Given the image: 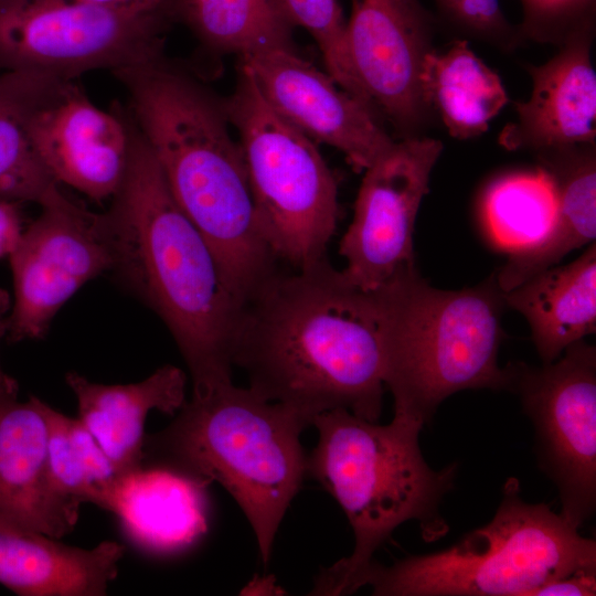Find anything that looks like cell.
<instances>
[{
    "instance_id": "cell-1",
    "label": "cell",
    "mask_w": 596,
    "mask_h": 596,
    "mask_svg": "<svg viewBox=\"0 0 596 596\" xmlns=\"http://www.w3.org/2000/svg\"><path fill=\"white\" fill-rule=\"evenodd\" d=\"M278 267L243 304L233 365L262 398L312 419L343 408L370 422L382 412L380 290L352 284L327 258Z\"/></svg>"
},
{
    "instance_id": "cell-2",
    "label": "cell",
    "mask_w": 596,
    "mask_h": 596,
    "mask_svg": "<svg viewBox=\"0 0 596 596\" xmlns=\"http://www.w3.org/2000/svg\"><path fill=\"white\" fill-rule=\"evenodd\" d=\"M128 116L127 168L102 213L109 273L163 321L188 365L192 393H202L232 381L242 304Z\"/></svg>"
},
{
    "instance_id": "cell-3",
    "label": "cell",
    "mask_w": 596,
    "mask_h": 596,
    "mask_svg": "<svg viewBox=\"0 0 596 596\" xmlns=\"http://www.w3.org/2000/svg\"><path fill=\"white\" fill-rule=\"evenodd\" d=\"M312 425L319 439L307 455V476L338 501L355 544L350 556L319 573L310 594H352L364 586L375 551L401 524L417 521L427 542L447 533L440 504L458 465L430 468L419 447L423 426L403 417L380 425L337 408L315 416Z\"/></svg>"
},
{
    "instance_id": "cell-4",
    "label": "cell",
    "mask_w": 596,
    "mask_h": 596,
    "mask_svg": "<svg viewBox=\"0 0 596 596\" xmlns=\"http://www.w3.org/2000/svg\"><path fill=\"white\" fill-rule=\"evenodd\" d=\"M311 422L249 387L227 382L192 394L163 430L145 440L152 466L203 486L220 483L246 515L266 565L275 535L307 477L300 444Z\"/></svg>"
},
{
    "instance_id": "cell-5",
    "label": "cell",
    "mask_w": 596,
    "mask_h": 596,
    "mask_svg": "<svg viewBox=\"0 0 596 596\" xmlns=\"http://www.w3.org/2000/svg\"><path fill=\"white\" fill-rule=\"evenodd\" d=\"M380 290L382 379L394 416L424 426L438 406L464 390H507L498 363L505 307L496 274L473 287L430 286L413 268Z\"/></svg>"
},
{
    "instance_id": "cell-6",
    "label": "cell",
    "mask_w": 596,
    "mask_h": 596,
    "mask_svg": "<svg viewBox=\"0 0 596 596\" xmlns=\"http://www.w3.org/2000/svg\"><path fill=\"white\" fill-rule=\"evenodd\" d=\"M111 73L170 192L196 228L211 238L245 228L254 201L223 98L166 57Z\"/></svg>"
},
{
    "instance_id": "cell-7",
    "label": "cell",
    "mask_w": 596,
    "mask_h": 596,
    "mask_svg": "<svg viewBox=\"0 0 596 596\" xmlns=\"http://www.w3.org/2000/svg\"><path fill=\"white\" fill-rule=\"evenodd\" d=\"M579 572H596V542L546 503H529L509 478L492 520L453 546L391 566L372 562L364 585L377 596H530Z\"/></svg>"
},
{
    "instance_id": "cell-8",
    "label": "cell",
    "mask_w": 596,
    "mask_h": 596,
    "mask_svg": "<svg viewBox=\"0 0 596 596\" xmlns=\"http://www.w3.org/2000/svg\"><path fill=\"white\" fill-rule=\"evenodd\" d=\"M223 104L269 249L297 269L324 259L340 209L337 179L317 143L267 104L241 63L234 91Z\"/></svg>"
},
{
    "instance_id": "cell-9",
    "label": "cell",
    "mask_w": 596,
    "mask_h": 596,
    "mask_svg": "<svg viewBox=\"0 0 596 596\" xmlns=\"http://www.w3.org/2000/svg\"><path fill=\"white\" fill-rule=\"evenodd\" d=\"M172 21L159 8L25 0L0 11V72L75 79L163 58Z\"/></svg>"
},
{
    "instance_id": "cell-10",
    "label": "cell",
    "mask_w": 596,
    "mask_h": 596,
    "mask_svg": "<svg viewBox=\"0 0 596 596\" xmlns=\"http://www.w3.org/2000/svg\"><path fill=\"white\" fill-rule=\"evenodd\" d=\"M505 368L507 390L533 424L539 467L556 486L561 514L579 528L596 507V349L583 339L551 363Z\"/></svg>"
},
{
    "instance_id": "cell-11",
    "label": "cell",
    "mask_w": 596,
    "mask_h": 596,
    "mask_svg": "<svg viewBox=\"0 0 596 596\" xmlns=\"http://www.w3.org/2000/svg\"><path fill=\"white\" fill-rule=\"evenodd\" d=\"M39 205L40 215L8 256L14 301L7 333L13 341L42 338L62 306L113 266L102 214L74 202L58 184Z\"/></svg>"
},
{
    "instance_id": "cell-12",
    "label": "cell",
    "mask_w": 596,
    "mask_h": 596,
    "mask_svg": "<svg viewBox=\"0 0 596 596\" xmlns=\"http://www.w3.org/2000/svg\"><path fill=\"white\" fill-rule=\"evenodd\" d=\"M443 148L430 137L401 138L363 171L353 219L339 243L342 272L355 286L375 291L416 268V216Z\"/></svg>"
},
{
    "instance_id": "cell-13",
    "label": "cell",
    "mask_w": 596,
    "mask_h": 596,
    "mask_svg": "<svg viewBox=\"0 0 596 596\" xmlns=\"http://www.w3.org/2000/svg\"><path fill=\"white\" fill-rule=\"evenodd\" d=\"M345 50L368 102L402 137L419 136L429 116L421 73L434 47L435 19L421 0H350Z\"/></svg>"
},
{
    "instance_id": "cell-14",
    "label": "cell",
    "mask_w": 596,
    "mask_h": 596,
    "mask_svg": "<svg viewBox=\"0 0 596 596\" xmlns=\"http://www.w3.org/2000/svg\"><path fill=\"white\" fill-rule=\"evenodd\" d=\"M29 132L45 169L60 184L100 203L124 178L129 156V117L115 104L95 106L74 79L50 76L31 111Z\"/></svg>"
},
{
    "instance_id": "cell-15",
    "label": "cell",
    "mask_w": 596,
    "mask_h": 596,
    "mask_svg": "<svg viewBox=\"0 0 596 596\" xmlns=\"http://www.w3.org/2000/svg\"><path fill=\"white\" fill-rule=\"evenodd\" d=\"M238 63L279 116L316 143L340 151L355 172H363L395 141L371 105L297 51H270Z\"/></svg>"
},
{
    "instance_id": "cell-16",
    "label": "cell",
    "mask_w": 596,
    "mask_h": 596,
    "mask_svg": "<svg viewBox=\"0 0 596 596\" xmlns=\"http://www.w3.org/2000/svg\"><path fill=\"white\" fill-rule=\"evenodd\" d=\"M594 31H581L558 44L546 62L526 65L531 94L514 103L515 119L499 134L507 150L536 153L595 146L596 73L592 63Z\"/></svg>"
},
{
    "instance_id": "cell-17",
    "label": "cell",
    "mask_w": 596,
    "mask_h": 596,
    "mask_svg": "<svg viewBox=\"0 0 596 596\" xmlns=\"http://www.w3.org/2000/svg\"><path fill=\"white\" fill-rule=\"evenodd\" d=\"M47 435L42 400L0 398V524L60 539L74 529L79 509L55 490Z\"/></svg>"
},
{
    "instance_id": "cell-18",
    "label": "cell",
    "mask_w": 596,
    "mask_h": 596,
    "mask_svg": "<svg viewBox=\"0 0 596 596\" xmlns=\"http://www.w3.org/2000/svg\"><path fill=\"white\" fill-rule=\"evenodd\" d=\"M205 488L177 471L142 466L118 476L102 509L116 514L136 545L152 554L171 555L206 532Z\"/></svg>"
},
{
    "instance_id": "cell-19",
    "label": "cell",
    "mask_w": 596,
    "mask_h": 596,
    "mask_svg": "<svg viewBox=\"0 0 596 596\" xmlns=\"http://www.w3.org/2000/svg\"><path fill=\"white\" fill-rule=\"evenodd\" d=\"M65 380L76 396L77 418L119 476L143 466L145 423L149 412L173 415L187 402V376L171 364L130 384H99L77 372H68Z\"/></svg>"
},
{
    "instance_id": "cell-20",
    "label": "cell",
    "mask_w": 596,
    "mask_h": 596,
    "mask_svg": "<svg viewBox=\"0 0 596 596\" xmlns=\"http://www.w3.org/2000/svg\"><path fill=\"white\" fill-rule=\"evenodd\" d=\"M125 546L93 549L0 524V584L20 596H102L118 573Z\"/></svg>"
},
{
    "instance_id": "cell-21",
    "label": "cell",
    "mask_w": 596,
    "mask_h": 596,
    "mask_svg": "<svg viewBox=\"0 0 596 596\" xmlns=\"http://www.w3.org/2000/svg\"><path fill=\"white\" fill-rule=\"evenodd\" d=\"M505 307L528 321L543 364L596 330V244L573 262L546 268L510 290Z\"/></svg>"
},
{
    "instance_id": "cell-22",
    "label": "cell",
    "mask_w": 596,
    "mask_h": 596,
    "mask_svg": "<svg viewBox=\"0 0 596 596\" xmlns=\"http://www.w3.org/2000/svg\"><path fill=\"white\" fill-rule=\"evenodd\" d=\"M556 192V216L550 232L536 244L509 254L494 274L502 291L557 265L572 251L596 237L595 146H574L538 153Z\"/></svg>"
},
{
    "instance_id": "cell-23",
    "label": "cell",
    "mask_w": 596,
    "mask_h": 596,
    "mask_svg": "<svg viewBox=\"0 0 596 596\" xmlns=\"http://www.w3.org/2000/svg\"><path fill=\"white\" fill-rule=\"evenodd\" d=\"M421 88L428 111H434L448 135L458 140L482 135L509 103L500 76L465 39L426 54Z\"/></svg>"
},
{
    "instance_id": "cell-24",
    "label": "cell",
    "mask_w": 596,
    "mask_h": 596,
    "mask_svg": "<svg viewBox=\"0 0 596 596\" xmlns=\"http://www.w3.org/2000/svg\"><path fill=\"white\" fill-rule=\"evenodd\" d=\"M172 22L185 25L206 51L238 58L296 51L284 0H169Z\"/></svg>"
},
{
    "instance_id": "cell-25",
    "label": "cell",
    "mask_w": 596,
    "mask_h": 596,
    "mask_svg": "<svg viewBox=\"0 0 596 596\" xmlns=\"http://www.w3.org/2000/svg\"><path fill=\"white\" fill-rule=\"evenodd\" d=\"M50 75L0 72V199L39 204L58 184L40 160L29 132L31 111Z\"/></svg>"
},
{
    "instance_id": "cell-26",
    "label": "cell",
    "mask_w": 596,
    "mask_h": 596,
    "mask_svg": "<svg viewBox=\"0 0 596 596\" xmlns=\"http://www.w3.org/2000/svg\"><path fill=\"white\" fill-rule=\"evenodd\" d=\"M556 192L549 173L511 172L498 177L481 200L485 227L492 242L509 254L539 243L556 216Z\"/></svg>"
},
{
    "instance_id": "cell-27",
    "label": "cell",
    "mask_w": 596,
    "mask_h": 596,
    "mask_svg": "<svg viewBox=\"0 0 596 596\" xmlns=\"http://www.w3.org/2000/svg\"><path fill=\"white\" fill-rule=\"evenodd\" d=\"M296 26L317 43L326 72L347 92L370 105L358 85L345 50V19L340 0H284Z\"/></svg>"
},
{
    "instance_id": "cell-28",
    "label": "cell",
    "mask_w": 596,
    "mask_h": 596,
    "mask_svg": "<svg viewBox=\"0 0 596 596\" xmlns=\"http://www.w3.org/2000/svg\"><path fill=\"white\" fill-rule=\"evenodd\" d=\"M47 422V455L51 478L57 493L78 508L88 502L100 505V491L93 482L71 434V418L43 402Z\"/></svg>"
},
{
    "instance_id": "cell-29",
    "label": "cell",
    "mask_w": 596,
    "mask_h": 596,
    "mask_svg": "<svg viewBox=\"0 0 596 596\" xmlns=\"http://www.w3.org/2000/svg\"><path fill=\"white\" fill-rule=\"evenodd\" d=\"M439 21L460 39H475L503 51L523 40L505 17L499 0H433Z\"/></svg>"
},
{
    "instance_id": "cell-30",
    "label": "cell",
    "mask_w": 596,
    "mask_h": 596,
    "mask_svg": "<svg viewBox=\"0 0 596 596\" xmlns=\"http://www.w3.org/2000/svg\"><path fill=\"white\" fill-rule=\"evenodd\" d=\"M518 25L523 40L561 44L568 36L595 29L596 0H519Z\"/></svg>"
},
{
    "instance_id": "cell-31",
    "label": "cell",
    "mask_w": 596,
    "mask_h": 596,
    "mask_svg": "<svg viewBox=\"0 0 596 596\" xmlns=\"http://www.w3.org/2000/svg\"><path fill=\"white\" fill-rule=\"evenodd\" d=\"M596 595V572H579L549 582L530 596H594Z\"/></svg>"
},
{
    "instance_id": "cell-32",
    "label": "cell",
    "mask_w": 596,
    "mask_h": 596,
    "mask_svg": "<svg viewBox=\"0 0 596 596\" xmlns=\"http://www.w3.org/2000/svg\"><path fill=\"white\" fill-rule=\"evenodd\" d=\"M19 204L0 199V258L10 255L24 230Z\"/></svg>"
},
{
    "instance_id": "cell-33",
    "label": "cell",
    "mask_w": 596,
    "mask_h": 596,
    "mask_svg": "<svg viewBox=\"0 0 596 596\" xmlns=\"http://www.w3.org/2000/svg\"><path fill=\"white\" fill-rule=\"evenodd\" d=\"M102 6L110 7H131V6H141L149 8H159L168 12L169 0H75ZM170 17V15H169Z\"/></svg>"
},
{
    "instance_id": "cell-34",
    "label": "cell",
    "mask_w": 596,
    "mask_h": 596,
    "mask_svg": "<svg viewBox=\"0 0 596 596\" xmlns=\"http://www.w3.org/2000/svg\"><path fill=\"white\" fill-rule=\"evenodd\" d=\"M8 332V320L3 321L0 318V340ZM18 394L17 382L9 376L0 364V398L15 397Z\"/></svg>"
},
{
    "instance_id": "cell-35",
    "label": "cell",
    "mask_w": 596,
    "mask_h": 596,
    "mask_svg": "<svg viewBox=\"0 0 596 596\" xmlns=\"http://www.w3.org/2000/svg\"><path fill=\"white\" fill-rule=\"evenodd\" d=\"M25 0H0V11Z\"/></svg>"
}]
</instances>
